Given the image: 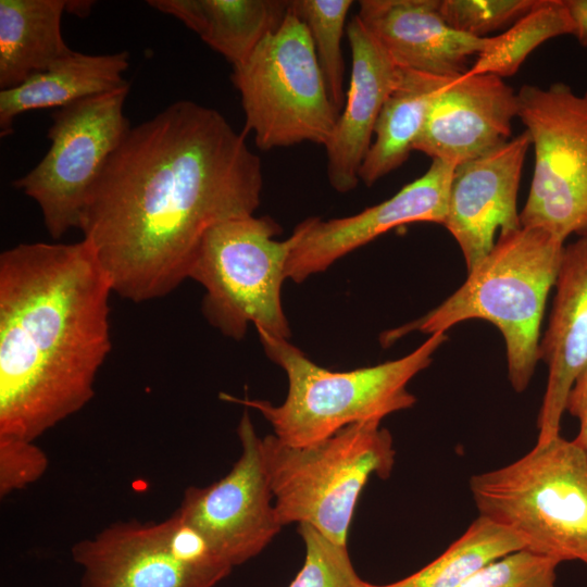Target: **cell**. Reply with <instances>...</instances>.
I'll return each instance as SVG.
<instances>
[{"mask_svg": "<svg viewBox=\"0 0 587 587\" xmlns=\"http://www.w3.org/2000/svg\"><path fill=\"white\" fill-rule=\"evenodd\" d=\"M260 158L215 109L179 100L130 127L91 188L79 229L113 292L162 298L186 278L212 226L253 215Z\"/></svg>", "mask_w": 587, "mask_h": 587, "instance_id": "cell-1", "label": "cell"}, {"mask_svg": "<svg viewBox=\"0 0 587 587\" xmlns=\"http://www.w3.org/2000/svg\"><path fill=\"white\" fill-rule=\"evenodd\" d=\"M110 278L92 245L0 255V435L35 441L95 395L111 350Z\"/></svg>", "mask_w": 587, "mask_h": 587, "instance_id": "cell-2", "label": "cell"}, {"mask_svg": "<svg viewBox=\"0 0 587 587\" xmlns=\"http://www.w3.org/2000/svg\"><path fill=\"white\" fill-rule=\"evenodd\" d=\"M564 247L563 240L539 227L499 234L451 296L424 316L383 333L382 345L390 346L414 330L432 335L463 321H488L504 339L511 386L524 391L539 361L540 325Z\"/></svg>", "mask_w": 587, "mask_h": 587, "instance_id": "cell-3", "label": "cell"}, {"mask_svg": "<svg viewBox=\"0 0 587 587\" xmlns=\"http://www.w3.org/2000/svg\"><path fill=\"white\" fill-rule=\"evenodd\" d=\"M265 354L286 373L288 392L282 404L260 399H239L221 394L223 400L258 410L273 434L291 446L325 439L351 424L380 422L411 408L416 398L407 386L432 363L446 333L432 334L411 353L374 366L346 372L324 369L308 359L288 339L259 334Z\"/></svg>", "mask_w": 587, "mask_h": 587, "instance_id": "cell-4", "label": "cell"}, {"mask_svg": "<svg viewBox=\"0 0 587 587\" xmlns=\"http://www.w3.org/2000/svg\"><path fill=\"white\" fill-rule=\"evenodd\" d=\"M470 490L479 515L524 549L587 565V453L573 440L536 442L516 461L472 476Z\"/></svg>", "mask_w": 587, "mask_h": 587, "instance_id": "cell-5", "label": "cell"}, {"mask_svg": "<svg viewBox=\"0 0 587 587\" xmlns=\"http://www.w3.org/2000/svg\"><path fill=\"white\" fill-rule=\"evenodd\" d=\"M266 476L279 523L308 524L347 546L358 499L373 476L388 478L396 451L380 422L351 424L305 446L262 438Z\"/></svg>", "mask_w": 587, "mask_h": 587, "instance_id": "cell-6", "label": "cell"}, {"mask_svg": "<svg viewBox=\"0 0 587 587\" xmlns=\"http://www.w3.org/2000/svg\"><path fill=\"white\" fill-rule=\"evenodd\" d=\"M270 216L230 218L207 230L195 255L189 278L205 290L202 312L224 336L240 340L249 323L259 334L288 339L290 329L282 307V285L290 238Z\"/></svg>", "mask_w": 587, "mask_h": 587, "instance_id": "cell-7", "label": "cell"}, {"mask_svg": "<svg viewBox=\"0 0 587 587\" xmlns=\"http://www.w3.org/2000/svg\"><path fill=\"white\" fill-rule=\"evenodd\" d=\"M245 113L243 133L261 150L325 146L339 112L333 105L304 23L289 10L230 75Z\"/></svg>", "mask_w": 587, "mask_h": 587, "instance_id": "cell-8", "label": "cell"}, {"mask_svg": "<svg viewBox=\"0 0 587 587\" xmlns=\"http://www.w3.org/2000/svg\"><path fill=\"white\" fill-rule=\"evenodd\" d=\"M517 117L534 147V173L520 213L525 227L546 229L565 241L587 233V91L557 82L523 85Z\"/></svg>", "mask_w": 587, "mask_h": 587, "instance_id": "cell-9", "label": "cell"}, {"mask_svg": "<svg viewBox=\"0 0 587 587\" xmlns=\"http://www.w3.org/2000/svg\"><path fill=\"white\" fill-rule=\"evenodd\" d=\"M129 85L89 97L52 113L50 148L13 182L39 207L48 234L59 239L79 228L88 195L130 129L124 114Z\"/></svg>", "mask_w": 587, "mask_h": 587, "instance_id": "cell-10", "label": "cell"}, {"mask_svg": "<svg viewBox=\"0 0 587 587\" xmlns=\"http://www.w3.org/2000/svg\"><path fill=\"white\" fill-rule=\"evenodd\" d=\"M79 587H214L232 572L175 512L161 522L118 521L71 548Z\"/></svg>", "mask_w": 587, "mask_h": 587, "instance_id": "cell-11", "label": "cell"}, {"mask_svg": "<svg viewBox=\"0 0 587 587\" xmlns=\"http://www.w3.org/2000/svg\"><path fill=\"white\" fill-rule=\"evenodd\" d=\"M237 435L241 454L230 471L208 486L188 487L175 511L232 567L257 557L283 527L264 467L262 438L247 412Z\"/></svg>", "mask_w": 587, "mask_h": 587, "instance_id": "cell-12", "label": "cell"}, {"mask_svg": "<svg viewBox=\"0 0 587 587\" xmlns=\"http://www.w3.org/2000/svg\"><path fill=\"white\" fill-rule=\"evenodd\" d=\"M454 167L434 159L422 176L376 205L350 216L302 221L289 237L286 278L302 283L392 228L411 223L444 225Z\"/></svg>", "mask_w": 587, "mask_h": 587, "instance_id": "cell-13", "label": "cell"}, {"mask_svg": "<svg viewBox=\"0 0 587 587\" xmlns=\"http://www.w3.org/2000/svg\"><path fill=\"white\" fill-rule=\"evenodd\" d=\"M530 146L523 130L500 147L455 165L444 226L459 245L467 271L490 252L497 232L522 227L517 191Z\"/></svg>", "mask_w": 587, "mask_h": 587, "instance_id": "cell-14", "label": "cell"}, {"mask_svg": "<svg viewBox=\"0 0 587 587\" xmlns=\"http://www.w3.org/2000/svg\"><path fill=\"white\" fill-rule=\"evenodd\" d=\"M517 92L494 74L451 78L428 112L413 150L454 165L478 158L512 138Z\"/></svg>", "mask_w": 587, "mask_h": 587, "instance_id": "cell-15", "label": "cell"}, {"mask_svg": "<svg viewBox=\"0 0 587 587\" xmlns=\"http://www.w3.org/2000/svg\"><path fill=\"white\" fill-rule=\"evenodd\" d=\"M346 33L351 51L349 87L344 109L324 146L327 178L339 192L358 186L377 118L399 77V66L357 15Z\"/></svg>", "mask_w": 587, "mask_h": 587, "instance_id": "cell-16", "label": "cell"}, {"mask_svg": "<svg viewBox=\"0 0 587 587\" xmlns=\"http://www.w3.org/2000/svg\"><path fill=\"white\" fill-rule=\"evenodd\" d=\"M549 323L539 341V360L548 366L538 414L537 442L560 435L569 392L587 367V233L564 247Z\"/></svg>", "mask_w": 587, "mask_h": 587, "instance_id": "cell-17", "label": "cell"}, {"mask_svg": "<svg viewBox=\"0 0 587 587\" xmlns=\"http://www.w3.org/2000/svg\"><path fill=\"white\" fill-rule=\"evenodd\" d=\"M395 64L441 77H458L486 38L452 29L439 0H361L355 14Z\"/></svg>", "mask_w": 587, "mask_h": 587, "instance_id": "cell-18", "label": "cell"}, {"mask_svg": "<svg viewBox=\"0 0 587 587\" xmlns=\"http://www.w3.org/2000/svg\"><path fill=\"white\" fill-rule=\"evenodd\" d=\"M129 53L85 54L71 51L48 70L23 84L0 91V135L13 132L14 120L33 110L60 109L128 84L123 73Z\"/></svg>", "mask_w": 587, "mask_h": 587, "instance_id": "cell-19", "label": "cell"}, {"mask_svg": "<svg viewBox=\"0 0 587 587\" xmlns=\"http://www.w3.org/2000/svg\"><path fill=\"white\" fill-rule=\"evenodd\" d=\"M151 8L174 16L195 32L233 67L283 23L288 0H149Z\"/></svg>", "mask_w": 587, "mask_h": 587, "instance_id": "cell-20", "label": "cell"}, {"mask_svg": "<svg viewBox=\"0 0 587 587\" xmlns=\"http://www.w3.org/2000/svg\"><path fill=\"white\" fill-rule=\"evenodd\" d=\"M65 0H0V87H16L72 50L61 33Z\"/></svg>", "mask_w": 587, "mask_h": 587, "instance_id": "cell-21", "label": "cell"}, {"mask_svg": "<svg viewBox=\"0 0 587 587\" xmlns=\"http://www.w3.org/2000/svg\"><path fill=\"white\" fill-rule=\"evenodd\" d=\"M451 78L399 67L398 80L382 108L360 168L359 178L367 187L409 159L432 104Z\"/></svg>", "mask_w": 587, "mask_h": 587, "instance_id": "cell-22", "label": "cell"}, {"mask_svg": "<svg viewBox=\"0 0 587 587\" xmlns=\"http://www.w3.org/2000/svg\"><path fill=\"white\" fill-rule=\"evenodd\" d=\"M524 549L523 541L501 525L478 515L438 558L390 584L364 587H459L487 563Z\"/></svg>", "mask_w": 587, "mask_h": 587, "instance_id": "cell-23", "label": "cell"}, {"mask_svg": "<svg viewBox=\"0 0 587 587\" xmlns=\"http://www.w3.org/2000/svg\"><path fill=\"white\" fill-rule=\"evenodd\" d=\"M566 0H537L535 7L502 33L486 37L467 73L513 76L527 57L545 41L573 35Z\"/></svg>", "mask_w": 587, "mask_h": 587, "instance_id": "cell-24", "label": "cell"}, {"mask_svg": "<svg viewBox=\"0 0 587 587\" xmlns=\"http://www.w3.org/2000/svg\"><path fill=\"white\" fill-rule=\"evenodd\" d=\"M352 4V0L290 1L291 10L304 23L311 36L329 99L339 114L346 102L341 39Z\"/></svg>", "mask_w": 587, "mask_h": 587, "instance_id": "cell-25", "label": "cell"}, {"mask_svg": "<svg viewBox=\"0 0 587 587\" xmlns=\"http://www.w3.org/2000/svg\"><path fill=\"white\" fill-rule=\"evenodd\" d=\"M305 547L301 570L287 587H364L357 574L347 546L325 537L308 524H299Z\"/></svg>", "mask_w": 587, "mask_h": 587, "instance_id": "cell-26", "label": "cell"}, {"mask_svg": "<svg viewBox=\"0 0 587 587\" xmlns=\"http://www.w3.org/2000/svg\"><path fill=\"white\" fill-rule=\"evenodd\" d=\"M537 0H439L445 22L455 32L475 38L510 27L528 13Z\"/></svg>", "mask_w": 587, "mask_h": 587, "instance_id": "cell-27", "label": "cell"}, {"mask_svg": "<svg viewBox=\"0 0 587 587\" xmlns=\"http://www.w3.org/2000/svg\"><path fill=\"white\" fill-rule=\"evenodd\" d=\"M551 558L526 549L496 559L459 587H557V567Z\"/></svg>", "mask_w": 587, "mask_h": 587, "instance_id": "cell-28", "label": "cell"}, {"mask_svg": "<svg viewBox=\"0 0 587 587\" xmlns=\"http://www.w3.org/2000/svg\"><path fill=\"white\" fill-rule=\"evenodd\" d=\"M49 459L35 441L0 435V496L24 489L47 472Z\"/></svg>", "mask_w": 587, "mask_h": 587, "instance_id": "cell-29", "label": "cell"}, {"mask_svg": "<svg viewBox=\"0 0 587 587\" xmlns=\"http://www.w3.org/2000/svg\"><path fill=\"white\" fill-rule=\"evenodd\" d=\"M565 410L579 422V432L573 440L587 453V367L574 382L565 404Z\"/></svg>", "mask_w": 587, "mask_h": 587, "instance_id": "cell-30", "label": "cell"}, {"mask_svg": "<svg viewBox=\"0 0 587 587\" xmlns=\"http://www.w3.org/2000/svg\"><path fill=\"white\" fill-rule=\"evenodd\" d=\"M573 22L574 36L587 48V0H566Z\"/></svg>", "mask_w": 587, "mask_h": 587, "instance_id": "cell-31", "label": "cell"}, {"mask_svg": "<svg viewBox=\"0 0 587 587\" xmlns=\"http://www.w3.org/2000/svg\"><path fill=\"white\" fill-rule=\"evenodd\" d=\"M92 4H93V1H85V0L66 1L65 11H67L71 14L84 17L90 13Z\"/></svg>", "mask_w": 587, "mask_h": 587, "instance_id": "cell-32", "label": "cell"}]
</instances>
